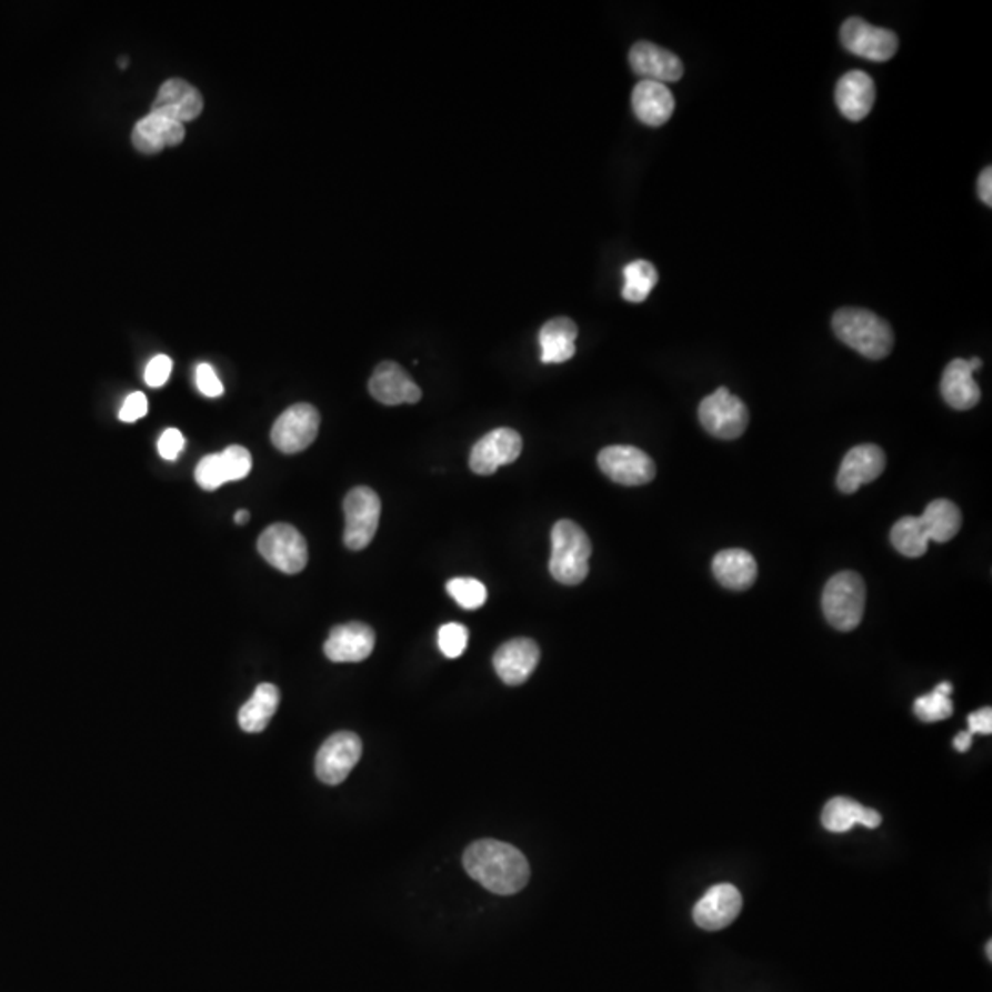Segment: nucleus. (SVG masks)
I'll use <instances>...</instances> for the list:
<instances>
[{
  "mask_svg": "<svg viewBox=\"0 0 992 992\" xmlns=\"http://www.w3.org/2000/svg\"><path fill=\"white\" fill-rule=\"evenodd\" d=\"M598 465L612 482L621 485H643L657 474L653 458L631 445L607 447L598 457Z\"/></svg>",
  "mask_w": 992,
  "mask_h": 992,
  "instance_id": "nucleus-11",
  "label": "nucleus"
},
{
  "mask_svg": "<svg viewBox=\"0 0 992 992\" xmlns=\"http://www.w3.org/2000/svg\"><path fill=\"white\" fill-rule=\"evenodd\" d=\"M344 544L359 552L373 541L381 519V500L373 489H351L344 499Z\"/></svg>",
  "mask_w": 992,
  "mask_h": 992,
  "instance_id": "nucleus-5",
  "label": "nucleus"
},
{
  "mask_svg": "<svg viewBox=\"0 0 992 992\" xmlns=\"http://www.w3.org/2000/svg\"><path fill=\"white\" fill-rule=\"evenodd\" d=\"M539 660L541 651L533 640L515 638L511 642H505L494 653L493 665L502 682L508 685H520L530 679Z\"/></svg>",
  "mask_w": 992,
  "mask_h": 992,
  "instance_id": "nucleus-18",
  "label": "nucleus"
},
{
  "mask_svg": "<svg viewBox=\"0 0 992 992\" xmlns=\"http://www.w3.org/2000/svg\"><path fill=\"white\" fill-rule=\"evenodd\" d=\"M988 958H989V961L992 960V941H989V943H988Z\"/></svg>",
  "mask_w": 992,
  "mask_h": 992,
  "instance_id": "nucleus-44",
  "label": "nucleus"
},
{
  "mask_svg": "<svg viewBox=\"0 0 992 992\" xmlns=\"http://www.w3.org/2000/svg\"><path fill=\"white\" fill-rule=\"evenodd\" d=\"M258 550L267 563L283 573H300L308 564V542L291 524H272L258 539Z\"/></svg>",
  "mask_w": 992,
  "mask_h": 992,
  "instance_id": "nucleus-7",
  "label": "nucleus"
},
{
  "mask_svg": "<svg viewBox=\"0 0 992 992\" xmlns=\"http://www.w3.org/2000/svg\"><path fill=\"white\" fill-rule=\"evenodd\" d=\"M881 823L882 816L875 809L854 802L851 798H833L823 806L822 825L829 833H848L854 825L876 829Z\"/></svg>",
  "mask_w": 992,
  "mask_h": 992,
  "instance_id": "nucleus-25",
  "label": "nucleus"
},
{
  "mask_svg": "<svg viewBox=\"0 0 992 992\" xmlns=\"http://www.w3.org/2000/svg\"><path fill=\"white\" fill-rule=\"evenodd\" d=\"M840 41L848 52L870 61H888L898 52V33L886 28H876L860 17H851L840 28Z\"/></svg>",
  "mask_w": 992,
  "mask_h": 992,
  "instance_id": "nucleus-9",
  "label": "nucleus"
},
{
  "mask_svg": "<svg viewBox=\"0 0 992 992\" xmlns=\"http://www.w3.org/2000/svg\"><path fill=\"white\" fill-rule=\"evenodd\" d=\"M978 193H980V199H982L983 204H988V207H992V170L991 168H985L982 171V176L978 179Z\"/></svg>",
  "mask_w": 992,
  "mask_h": 992,
  "instance_id": "nucleus-41",
  "label": "nucleus"
},
{
  "mask_svg": "<svg viewBox=\"0 0 992 992\" xmlns=\"http://www.w3.org/2000/svg\"><path fill=\"white\" fill-rule=\"evenodd\" d=\"M632 111L640 122L660 128L673 117V92L659 81L643 80L632 91Z\"/></svg>",
  "mask_w": 992,
  "mask_h": 992,
  "instance_id": "nucleus-23",
  "label": "nucleus"
},
{
  "mask_svg": "<svg viewBox=\"0 0 992 992\" xmlns=\"http://www.w3.org/2000/svg\"><path fill=\"white\" fill-rule=\"evenodd\" d=\"M219 457H221V462H223L227 482H238V480L249 477L250 469H252V457H250V452L244 447H229Z\"/></svg>",
  "mask_w": 992,
  "mask_h": 992,
  "instance_id": "nucleus-34",
  "label": "nucleus"
},
{
  "mask_svg": "<svg viewBox=\"0 0 992 992\" xmlns=\"http://www.w3.org/2000/svg\"><path fill=\"white\" fill-rule=\"evenodd\" d=\"M929 541L949 542L961 530V511L954 502L946 499L930 502L923 515L919 517Z\"/></svg>",
  "mask_w": 992,
  "mask_h": 992,
  "instance_id": "nucleus-28",
  "label": "nucleus"
},
{
  "mask_svg": "<svg viewBox=\"0 0 992 992\" xmlns=\"http://www.w3.org/2000/svg\"><path fill=\"white\" fill-rule=\"evenodd\" d=\"M969 732L974 735V733H983V735H991L992 733V710L991 708H982V710L974 711L969 715Z\"/></svg>",
  "mask_w": 992,
  "mask_h": 992,
  "instance_id": "nucleus-40",
  "label": "nucleus"
},
{
  "mask_svg": "<svg viewBox=\"0 0 992 992\" xmlns=\"http://www.w3.org/2000/svg\"><path fill=\"white\" fill-rule=\"evenodd\" d=\"M743 910V898L733 884H717L697 902L693 919L697 926L708 932L727 929Z\"/></svg>",
  "mask_w": 992,
  "mask_h": 992,
  "instance_id": "nucleus-13",
  "label": "nucleus"
},
{
  "mask_svg": "<svg viewBox=\"0 0 992 992\" xmlns=\"http://www.w3.org/2000/svg\"><path fill=\"white\" fill-rule=\"evenodd\" d=\"M196 482L204 491H216L227 483V474H224L223 462L219 454H208L197 463Z\"/></svg>",
  "mask_w": 992,
  "mask_h": 992,
  "instance_id": "nucleus-35",
  "label": "nucleus"
},
{
  "mask_svg": "<svg viewBox=\"0 0 992 992\" xmlns=\"http://www.w3.org/2000/svg\"><path fill=\"white\" fill-rule=\"evenodd\" d=\"M972 741H974V735L971 732H961L958 738L954 739V749L958 752H966V750H971Z\"/></svg>",
  "mask_w": 992,
  "mask_h": 992,
  "instance_id": "nucleus-42",
  "label": "nucleus"
},
{
  "mask_svg": "<svg viewBox=\"0 0 992 992\" xmlns=\"http://www.w3.org/2000/svg\"><path fill=\"white\" fill-rule=\"evenodd\" d=\"M370 393L379 403L387 407L395 404H414L421 399V388L412 381L409 373L399 367L398 362L384 361L373 370L372 379L368 382Z\"/></svg>",
  "mask_w": 992,
  "mask_h": 992,
  "instance_id": "nucleus-15",
  "label": "nucleus"
},
{
  "mask_svg": "<svg viewBox=\"0 0 992 992\" xmlns=\"http://www.w3.org/2000/svg\"><path fill=\"white\" fill-rule=\"evenodd\" d=\"M982 368L980 359H954L943 372L941 395L954 410H971L980 403L982 390L974 381V372Z\"/></svg>",
  "mask_w": 992,
  "mask_h": 992,
  "instance_id": "nucleus-17",
  "label": "nucleus"
},
{
  "mask_svg": "<svg viewBox=\"0 0 992 992\" xmlns=\"http://www.w3.org/2000/svg\"><path fill=\"white\" fill-rule=\"evenodd\" d=\"M711 570L724 589L735 590V592L749 590L758 579V563H755L754 555L739 550V548L717 553L713 563H711Z\"/></svg>",
  "mask_w": 992,
  "mask_h": 992,
  "instance_id": "nucleus-24",
  "label": "nucleus"
},
{
  "mask_svg": "<svg viewBox=\"0 0 992 992\" xmlns=\"http://www.w3.org/2000/svg\"><path fill=\"white\" fill-rule=\"evenodd\" d=\"M892 544L904 558H923L929 550V537L919 517H904L892 528Z\"/></svg>",
  "mask_w": 992,
  "mask_h": 992,
  "instance_id": "nucleus-29",
  "label": "nucleus"
},
{
  "mask_svg": "<svg viewBox=\"0 0 992 992\" xmlns=\"http://www.w3.org/2000/svg\"><path fill=\"white\" fill-rule=\"evenodd\" d=\"M950 695H952V685L949 682H943L929 695L919 697L913 704V711L923 722L945 721L954 711Z\"/></svg>",
  "mask_w": 992,
  "mask_h": 992,
  "instance_id": "nucleus-31",
  "label": "nucleus"
},
{
  "mask_svg": "<svg viewBox=\"0 0 992 992\" xmlns=\"http://www.w3.org/2000/svg\"><path fill=\"white\" fill-rule=\"evenodd\" d=\"M875 83L862 70H851L840 78L834 91L839 111L851 122H862L875 103Z\"/></svg>",
  "mask_w": 992,
  "mask_h": 992,
  "instance_id": "nucleus-21",
  "label": "nucleus"
},
{
  "mask_svg": "<svg viewBox=\"0 0 992 992\" xmlns=\"http://www.w3.org/2000/svg\"><path fill=\"white\" fill-rule=\"evenodd\" d=\"M592 544L581 525L573 520H559L552 530L550 573L559 583H583L589 575Z\"/></svg>",
  "mask_w": 992,
  "mask_h": 992,
  "instance_id": "nucleus-3",
  "label": "nucleus"
},
{
  "mask_svg": "<svg viewBox=\"0 0 992 992\" xmlns=\"http://www.w3.org/2000/svg\"><path fill=\"white\" fill-rule=\"evenodd\" d=\"M463 868L474 881L497 895H513L530 881V864L513 845L478 840L463 853Z\"/></svg>",
  "mask_w": 992,
  "mask_h": 992,
  "instance_id": "nucleus-1",
  "label": "nucleus"
},
{
  "mask_svg": "<svg viewBox=\"0 0 992 992\" xmlns=\"http://www.w3.org/2000/svg\"><path fill=\"white\" fill-rule=\"evenodd\" d=\"M623 277H625V285H623L621 297L625 298L627 302L632 303L648 300L654 285L659 283V271L648 260H637L629 263L623 269Z\"/></svg>",
  "mask_w": 992,
  "mask_h": 992,
  "instance_id": "nucleus-30",
  "label": "nucleus"
},
{
  "mask_svg": "<svg viewBox=\"0 0 992 992\" xmlns=\"http://www.w3.org/2000/svg\"><path fill=\"white\" fill-rule=\"evenodd\" d=\"M362 754L359 735L351 732L333 733L317 754L314 770L325 785H339L355 769Z\"/></svg>",
  "mask_w": 992,
  "mask_h": 992,
  "instance_id": "nucleus-10",
  "label": "nucleus"
},
{
  "mask_svg": "<svg viewBox=\"0 0 992 992\" xmlns=\"http://www.w3.org/2000/svg\"><path fill=\"white\" fill-rule=\"evenodd\" d=\"M146 414H148V399L142 392H133L126 399V403L120 410V420L126 423H134Z\"/></svg>",
  "mask_w": 992,
  "mask_h": 992,
  "instance_id": "nucleus-39",
  "label": "nucleus"
},
{
  "mask_svg": "<svg viewBox=\"0 0 992 992\" xmlns=\"http://www.w3.org/2000/svg\"><path fill=\"white\" fill-rule=\"evenodd\" d=\"M184 445H187V440H184V435H182L181 430H164V434L160 435L159 440L160 457L164 458V460H170V462H173V460H177V458H179V454H181Z\"/></svg>",
  "mask_w": 992,
  "mask_h": 992,
  "instance_id": "nucleus-38",
  "label": "nucleus"
},
{
  "mask_svg": "<svg viewBox=\"0 0 992 992\" xmlns=\"http://www.w3.org/2000/svg\"><path fill=\"white\" fill-rule=\"evenodd\" d=\"M823 614L839 631H853L864 618L865 584L856 572H840L829 579L822 595Z\"/></svg>",
  "mask_w": 992,
  "mask_h": 992,
  "instance_id": "nucleus-4",
  "label": "nucleus"
},
{
  "mask_svg": "<svg viewBox=\"0 0 992 992\" xmlns=\"http://www.w3.org/2000/svg\"><path fill=\"white\" fill-rule=\"evenodd\" d=\"M197 388L204 393L207 398H219L223 395V382L219 381L218 373L210 364H199L196 370Z\"/></svg>",
  "mask_w": 992,
  "mask_h": 992,
  "instance_id": "nucleus-37",
  "label": "nucleus"
},
{
  "mask_svg": "<svg viewBox=\"0 0 992 992\" xmlns=\"http://www.w3.org/2000/svg\"><path fill=\"white\" fill-rule=\"evenodd\" d=\"M184 137H187L184 123L176 122L164 114L149 112L148 117L137 122L131 139L140 153L154 154L166 148H176L182 143Z\"/></svg>",
  "mask_w": 992,
  "mask_h": 992,
  "instance_id": "nucleus-22",
  "label": "nucleus"
},
{
  "mask_svg": "<svg viewBox=\"0 0 992 992\" xmlns=\"http://www.w3.org/2000/svg\"><path fill=\"white\" fill-rule=\"evenodd\" d=\"M833 331L851 350L871 361L890 355L895 342L892 325L868 309H840L833 317Z\"/></svg>",
  "mask_w": 992,
  "mask_h": 992,
  "instance_id": "nucleus-2",
  "label": "nucleus"
},
{
  "mask_svg": "<svg viewBox=\"0 0 992 992\" xmlns=\"http://www.w3.org/2000/svg\"><path fill=\"white\" fill-rule=\"evenodd\" d=\"M522 452V438L519 432L513 429H494L489 434L483 435L482 440L477 441V445L471 451L469 458V468L477 474L488 477L493 474L500 465H510L517 462Z\"/></svg>",
  "mask_w": 992,
  "mask_h": 992,
  "instance_id": "nucleus-12",
  "label": "nucleus"
},
{
  "mask_svg": "<svg viewBox=\"0 0 992 992\" xmlns=\"http://www.w3.org/2000/svg\"><path fill=\"white\" fill-rule=\"evenodd\" d=\"M447 592L458 605L468 611H477L488 601V589L473 578H454L447 583Z\"/></svg>",
  "mask_w": 992,
  "mask_h": 992,
  "instance_id": "nucleus-32",
  "label": "nucleus"
},
{
  "mask_svg": "<svg viewBox=\"0 0 992 992\" xmlns=\"http://www.w3.org/2000/svg\"><path fill=\"white\" fill-rule=\"evenodd\" d=\"M578 325L567 317L548 320L539 331L541 361L544 364H561L575 355Z\"/></svg>",
  "mask_w": 992,
  "mask_h": 992,
  "instance_id": "nucleus-26",
  "label": "nucleus"
},
{
  "mask_svg": "<svg viewBox=\"0 0 992 992\" xmlns=\"http://www.w3.org/2000/svg\"><path fill=\"white\" fill-rule=\"evenodd\" d=\"M886 469V457L881 447L859 445L845 454L836 478V485L845 494H853L865 483L875 482Z\"/></svg>",
  "mask_w": 992,
  "mask_h": 992,
  "instance_id": "nucleus-14",
  "label": "nucleus"
},
{
  "mask_svg": "<svg viewBox=\"0 0 992 992\" xmlns=\"http://www.w3.org/2000/svg\"><path fill=\"white\" fill-rule=\"evenodd\" d=\"M278 704H280V691L277 685H258L249 701L239 710V727L249 733L263 732L277 713Z\"/></svg>",
  "mask_w": 992,
  "mask_h": 992,
  "instance_id": "nucleus-27",
  "label": "nucleus"
},
{
  "mask_svg": "<svg viewBox=\"0 0 992 992\" xmlns=\"http://www.w3.org/2000/svg\"><path fill=\"white\" fill-rule=\"evenodd\" d=\"M204 109L201 92L184 80H168L154 98L151 112L164 114L176 122L187 123L201 117Z\"/></svg>",
  "mask_w": 992,
  "mask_h": 992,
  "instance_id": "nucleus-20",
  "label": "nucleus"
},
{
  "mask_svg": "<svg viewBox=\"0 0 992 992\" xmlns=\"http://www.w3.org/2000/svg\"><path fill=\"white\" fill-rule=\"evenodd\" d=\"M629 63L632 72L642 76L643 80L659 81L663 86L665 81H679L684 76V64L679 56L648 41H640L631 48Z\"/></svg>",
  "mask_w": 992,
  "mask_h": 992,
  "instance_id": "nucleus-19",
  "label": "nucleus"
},
{
  "mask_svg": "<svg viewBox=\"0 0 992 992\" xmlns=\"http://www.w3.org/2000/svg\"><path fill=\"white\" fill-rule=\"evenodd\" d=\"M171 370H173V361H171L170 357L157 355L149 361L148 368H146V378L143 379L148 382V387H164L168 379H170Z\"/></svg>",
  "mask_w": 992,
  "mask_h": 992,
  "instance_id": "nucleus-36",
  "label": "nucleus"
},
{
  "mask_svg": "<svg viewBox=\"0 0 992 992\" xmlns=\"http://www.w3.org/2000/svg\"><path fill=\"white\" fill-rule=\"evenodd\" d=\"M699 420L711 435L721 440H738L749 427L750 414L741 399L728 392V388H719L702 399Z\"/></svg>",
  "mask_w": 992,
  "mask_h": 992,
  "instance_id": "nucleus-6",
  "label": "nucleus"
},
{
  "mask_svg": "<svg viewBox=\"0 0 992 992\" xmlns=\"http://www.w3.org/2000/svg\"><path fill=\"white\" fill-rule=\"evenodd\" d=\"M469 643L468 627L462 623H445L438 631V645L447 659H460Z\"/></svg>",
  "mask_w": 992,
  "mask_h": 992,
  "instance_id": "nucleus-33",
  "label": "nucleus"
},
{
  "mask_svg": "<svg viewBox=\"0 0 992 992\" xmlns=\"http://www.w3.org/2000/svg\"><path fill=\"white\" fill-rule=\"evenodd\" d=\"M249 519H250V515H249V511H247V510H239L234 517L236 524H238V525L247 524V522H249Z\"/></svg>",
  "mask_w": 992,
  "mask_h": 992,
  "instance_id": "nucleus-43",
  "label": "nucleus"
},
{
  "mask_svg": "<svg viewBox=\"0 0 992 992\" xmlns=\"http://www.w3.org/2000/svg\"><path fill=\"white\" fill-rule=\"evenodd\" d=\"M375 648V632L361 621L334 627L325 640L324 653L331 662H362Z\"/></svg>",
  "mask_w": 992,
  "mask_h": 992,
  "instance_id": "nucleus-16",
  "label": "nucleus"
},
{
  "mask_svg": "<svg viewBox=\"0 0 992 992\" xmlns=\"http://www.w3.org/2000/svg\"><path fill=\"white\" fill-rule=\"evenodd\" d=\"M319 429L320 414L313 404H292L272 425V445L285 454H297L317 440Z\"/></svg>",
  "mask_w": 992,
  "mask_h": 992,
  "instance_id": "nucleus-8",
  "label": "nucleus"
}]
</instances>
